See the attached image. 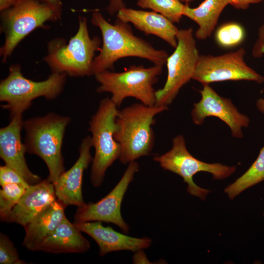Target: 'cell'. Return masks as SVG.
Listing matches in <instances>:
<instances>
[{"label": "cell", "instance_id": "obj_1", "mask_svg": "<svg viewBox=\"0 0 264 264\" xmlns=\"http://www.w3.org/2000/svg\"><path fill=\"white\" fill-rule=\"evenodd\" d=\"M91 22L100 29L102 43L100 53L93 60L90 76L105 70L113 71L114 63L125 57L145 59L162 66L166 64L167 52L155 48L149 42L134 35L129 23L117 19L111 24L98 11L92 12Z\"/></svg>", "mask_w": 264, "mask_h": 264}, {"label": "cell", "instance_id": "obj_2", "mask_svg": "<svg viewBox=\"0 0 264 264\" xmlns=\"http://www.w3.org/2000/svg\"><path fill=\"white\" fill-rule=\"evenodd\" d=\"M168 109L135 103L119 110L116 119L114 139L121 145L119 161L126 165L151 154L155 137L152 126L154 117Z\"/></svg>", "mask_w": 264, "mask_h": 264}, {"label": "cell", "instance_id": "obj_3", "mask_svg": "<svg viewBox=\"0 0 264 264\" xmlns=\"http://www.w3.org/2000/svg\"><path fill=\"white\" fill-rule=\"evenodd\" d=\"M69 116L50 112L25 121L24 145L27 153L42 158L48 170V179L54 185L65 171L62 148Z\"/></svg>", "mask_w": 264, "mask_h": 264}, {"label": "cell", "instance_id": "obj_4", "mask_svg": "<svg viewBox=\"0 0 264 264\" xmlns=\"http://www.w3.org/2000/svg\"><path fill=\"white\" fill-rule=\"evenodd\" d=\"M102 43L98 36L90 37L87 18L79 16L76 34L67 44L63 38L49 41L43 61L52 72L65 73L72 77L90 76L95 53L100 49Z\"/></svg>", "mask_w": 264, "mask_h": 264}, {"label": "cell", "instance_id": "obj_5", "mask_svg": "<svg viewBox=\"0 0 264 264\" xmlns=\"http://www.w3.org/2000/svg\"><path fill=\"white\" fill-rule=\"evenodd\" d=\"M162 70L163 66L157 65L149 67L132 65L120 72L105 70L94 75L99 84L96 91L111 93L110 99L117 108L127 97H133L146 106H153L156 102L153 86L158 82Z\"/></svg>", "mask_w": 264, "mask_h": 264}, {"label": "cell", "instance_id": "obj_6", "mask_svg": "<svg viewBox=\"0 0 264 264\" xmlns=\"http://www.w3.org/2000/svg\"><path fill=\"white\" fill-rule=\"evenodd\" d=\"M67 75L52 72L42 81H34L23 76L19 64L9 66L7 76L0 83V101L6 104L10 116L23 113L32 105V101L43 97L47 100L57 98L64 90Z\"/></svg>", "mask_w": 264, "mask_h": 264}, {"label": "cell", "instance_id": "obj_7", "mask_svg": "<svg viewBox=\"0 0 264 264\" xmlns=\"http://www.w3.org/2000/svg\"><path fill=\"white\" fill-rule=\"evenodd\" d=\"M61 21L49 6L38 0H18L0 11V32L4 43L0 48L2 63L7 62L19 43L33 30L44 28L45 22Z\"/></svg>", "mask_w": 264, "mask_h": 264}, {"label": "cell", "instance_id": "obj_8", "mask_svg": "<svg viewBox=\"0 0 264 264\" xmlns=\"http://www.w3.org/2000/svg\"><path fill=\"white\" fill-rule=\"evenodd\" d=\"M118 111L110 98H103L89 121L88 131L91 133V144L95 150L90 180L95 187L101 185L107 170L121 154V145L114 137Z\"/></svg>", "mask_w": 264, "mask_h": 264}, {"label": "cell", "instance_id": "obj_9", "mask_svg": "<svg viewBox=\"0 0 264 264\" xmlns=\"http://www.w3.org/2000/svg\"><path fill=\"white\" fill-rule=\"evenodd\" d=\"M153 159L165 170L180 176L187 184V191L192 196L205 200L210 191L198 186L193 179V176L200 172L211 173L214 179H223L233 174L235 166H228L220 163H208L194 157L188 151L182 135L173 139L172 149L165 154L154 156Z\"/></svg>", "mask_w": 264, "mask_h": 264}, {"label": "cell", "instance_id": "obj_10", "mask_svg": "<svg viewBox=\"0 0 264 264\" xmlns=\"http://www.w3.org/2000/svg\"><path fill=\"white\" fill-rule=\"evenodd\" d=\"M176 39L177 46L167 60L165 84L155 92L156 106L168 108L180 89L192 79L200 56L192 28L179 29Z\"/></svg>", "mask_w": 264, "mask_h": 264}, {"label": "cell", "instance_id": "obj_11", "mask_svg": "<svg viewBox=\"0 0 264 264\" xmlns=\"http://www.w3.org/2000/svg\"><path fill=\"white\" fill-rule=\"evenodd\" d=\"M244 48L221 55H200L192 77L203 85L226 81L247 80L258 84L264 77L249 67L244 58Z\"/></svg>", "mask_w": 264, "mask_h": 264}, {"label": "cell", "instance_id": "obj_12", "mask_svg": "<svg viewBox=\"0 0 264 264\" xmlns=\"http://www.w3.org/2000/svg\"><path fill=\"white\" fill-rule=\"evenodd\" d=\"M139 168L135 161L129 163L118 183L106 196L97 202L78 207L74 222L100 221L111 223L128 233L130 227L122 217L121 206L127 190Z\"/></svg>", "mask_w": 264, "mask_h": 264}, {"label": "cell", "instance_id": "obj_13", "mask_svg": "<svg viewBox=\"0 0 264 264\" xmlns=\"http://www.w3.org/2000/svg\"><path fill=\"white\" fill-rule=\"evenodd\" d=\"M199 92L201 99L194 104L191 112L194 123L201 125L206 117H217L228 125L233 137L242 138V128L249 126V118L240 113L230 99L220 96L209 84L203 85Z\"/></svg>", "mask_w": 264, "mask_h": 264}, {"label": "cell", "instance_id": "obj_14", "mask_svg": "<svg viewBox=\"0 0 264 264\" xmlns=\"http://www.w3.org/2000/svg\"><path fill=\"white\" fill-rule=\"evenodd\" d=\"M10 121L0 129V157L5 165L19 173L30 185L40 182V177L29 169L25 158L26 147L21 139L23 113L10 116Z\"/></svg>", "mask_w": 264, "mask_h": 264}, {"label": "cell", "instance_id": "obj_15", "mask_svg": "<svg viewBox=\"0 0 264 264\" xmlns=\"http://www.w3.org/2000/svg\"><path fill=\"white\" fill-rule=\"evenodd\" d=\"M91 147L90 136L82 139L77 161L68 171L61 175L54 185L57 199L66 207L72 205L79 207L86 204L82 196V179L85 170L93 160L90 154Z\"/></svg>", "mask_w": 264, "mask_h": 264}, {"label": "cell", "instance_id": "obj_16", "mask_svg": "<svg viewBox=\"0 0 264 264\" xmlns=\"http://www.w3.org/2000/svg\"><path fill=\"white\" fill-rule=\"evenodd\" d=\"M81 232L93 238L99 248V255L103 256L113 251L128 250L136 252L149 247L152 240L148 238H134L120 233L102 221H93L74 223Z\"/></svg>", "mask_w": 264, "mask_h": 264}, {"label": "cell", "instance_id": "obj_17", "mask_svg": "<svg viewBox=\"0 0 264 264\" xmlns=\"http://www.w3.org/2000/svg\"><path fill=\"white\" fill-rule=\"evenodd\" d=\"M56 199L54 185L48 178L30 185L4 221L24 227Z\"/></svg>", "mask_w": 264, "mask_h": 264}, {"label": "cell", "instance_id": "obj_18", "mask_svg": "<svg viewBox=\"0 0 264 264\" xmlns=\"http://www.w3.org/2000/svg\"><path fill=\"white\" fill-rule=\"evenodd\" d=\"M117 19L132 23L137 29L145 35H154L176 48L178 28L163 15L154 11L136 10L126 7L116 14Z\"/></svg>", "mask_w": 264, "mask_h": 264}, {"label": "cell", "instance_id": "obj_19", "mask_svg": "<svg viewBox=\"0 0 264 264\" xmlns=\"http://www.w3.org/2000/svg\"><path fill=\"white\" fill-rule=\"evenodd\" d=\"M66 207L56 199L24 227L22 245L30 251H39L43 242L52 234L64 217Z\"/></svg>", "mask_w": 264, "mask_h": 264}, {"label": "cell", "instance_id": "obj_20", "mask_svg": "<svg viewBox=\"0 0 264 264\" xmlns=\"http://www.w3.org/2000/svg\"><path fill=\"white\" fill-rule=\"evenodd\" d=\"M89 241L74 223L65 216L52 234L43 242L39 251L53 253H84L90 248Z\"/></svg>", "mask_w": 264, "mask_h": 264}, {"label": "cell", "instance_id": "obj_21", "mask_svg": "<svg viewBox=\"0 0 264 264\" xmlns=\"http://www.w3.org/2000/svg\"><path fill=\"white\" fill-rule=\"evenodd\" d=\"M228 4V0H204L196 8L185 4L182 14L198 24L195 37L205 40L213 32L221 12Z\"/></svg>", "mask_w": 264, "mask_h": 264}, {"label": "cell", "instance_id": "obj_22", "mask_svg": "<svg viewBox=\"0 0 264 264\" xmlns=\"http://www.w3.org/2000/svg\"><path fill=\"white\" fill-rule=\"evenodd\" d=\"M264 181V146L249 169L233 183L227 186L224 191L230 199L246 189Z\"/></svg>", "mask_w": 264, "mask_h": 264}, {"label": "cell", "instance_id": "obj_23", "mask_svg": "<svg viewBox=\"0 0 264 264\" xmlns=\"http://www.w3.org/2000/svg\"><path fill=\"white\" fill-rule=\"evenodd\" d=\"M137 5L160 14L173 23L180 22L185 5L179 0H137Z\"/></svg>", "mask_w": 264, "mask_h": 264}, {"label": "cell", "instance_id": "obj_24", "mask_svg": "<svg viewBox=\"0 0 264 264\" xmlns=\"http://www.w3.org/2000/svg\"><path fill=\"white\" fill-rule=\"evenodd\" d=\"M245 33L243 26L236 22H228L217 30L215 39L218 44L224 48L236 46L244 40Z\"/></svg>", "mask_w": 264, "mask_h": 264}, {"label": "cell", "instance_id": "obj_25", "mask_svg": "<svg viewBox=\"0 0 264 264\" xmlns=\"http://www.w3.org/2000/svg\"><path fill=\"white\" fill-rule=\"evenodd\" d=\"M26 190L24 186L16 183L1 186L0 190V216L2 221L8 216Z\"/></svg>", "mask_w": 264, "mask_h": 264}, {"label": "cell", "instance_id": "obj_26", "mask_svg": "<svg viewBox=\"0 0 264 264\" xmlns=\"http://www.w3.org/2000/svg\"><path fill=\"white\" fill-rule=\"evenodd\" d=\"M25 262L21 260L14 244L3 233L0 234V264H22Z\"/></svg>", "mask_w": 264, "mask_h": 264}, {"label": "cell", "instance_id": "obj_27", "mask_svg": "<svg viewBox=\"0 0 264 264\" xmlns=\"http://www.w3.org/2000/svg\"><path fill=\"white\" fill-rule=\"evenodd\" d=\"M9 183L18 184L26 189L30 185L19 173L13 169L6 165L0 166V185L1 186Z\"/></svg>", "mask_w": 264, "mask_h": 264}, {"label": "cell", "instance_id": "obj_28", "mask_svg": "<svg viewBox=\"0 0 264 264\" xmlns=\"http://www.w3.org/2000/svg\"><path fill=\"white\" fill-rule=\"evenodd\" d=\"M252 54L256 58H261L264 55V23L258 29V37L253 44Z\"/></svg>", "mask_w": 264, "mask_h": 264}, {"label": "cell", "instance_id": "obj_29", "mask_svg": "<svg viewBox=\"0 0 264 264\" xmlns=\"http://www.w3.org/2000/svg\"><path fill=\"white\" fill-rule=\"evenodd\" d=\"M126 7L124 0H109L106 10L110 15L117 14L121 9Z\"/></svg>", "mask_w": 264, "mask_h": 264}, {"label": "cell", "instance_id": "obj_30", "mask_svg": "<svg viewBox=\"0 0 264 264\" xmlns=\"http://www.w3.org/2000/svg\"><path fill=\"white\" fill-rule=\"evenodd\" d=\"M229 4L237 9H247L250 4L261 2L262 0H228Z\"/></svg>", "mask_w": 264, "mask_h": 264}, {"label": "cell", "instance_id": "obj_31", "mask_svg": "<svg viewBox=\"0 0 264 264\" xmlns=\"http://www.w3.org/2000/svg\"><path fill=\"white\" fill-rule=\"evenodd\" d=\"M51 7L62 19L63 12L62 0H38Z\"/></svg>", "mask_w": 264, "mask_h": 264}, {"label": "cell", "instance_id": "obj_32", "mask_svg": "<svg viewBox=\"0 0 264 264\" xmlns=\"http://www.w3.org/2000/svg\"><path fill=\"white\" fill-rule=\"evenodd\" d=\"M143 250H139L136 251L132 258V262L134 264H151L148 261Z\"/></svg>", "mask_w": 264, "mask_h": 264}, {"label": "cell", "instance_id": "obj_33", "mask_svg": "<svg viewBox=\"0 0 264 264\" xmlns=\"http://www.w3.org/2000/svg\"><path fill=\"white\" fill-rule=\"evenodd\" d=\"M18 0H0V11L6 10L14 5Z\"/></svg>", "mask_w": 264, "mask_h": 264}, {"label": "cell", "instance_id": "obj_34", "mask_svg": "<svg viewBox=\"0 0 264 264\" xmlns=\"http://www.w3.org/2000/svg\"><path fill=\"white\" fill-rule=\"evenodd\" d=\"M256 106L261 112L264 113V98L259 99L257 101Z\"/></svg>", "mask_w": 264, "mask_h": 264}, {"label": "cell", "instance_id": "obj_35", "mask_svg": "<svg viewBox=\"0 0 264 264\" xmlns=\"http://www.w3.org/2000/svg\"><path fill=\"white\" fill-rule=\"evenodd\" d=\"M193 0H179V1H181L182 3L187 5H188V3L193 1Z\"/></svg>", "mask_w": 264, "mask_h": 264}]
</instances>
